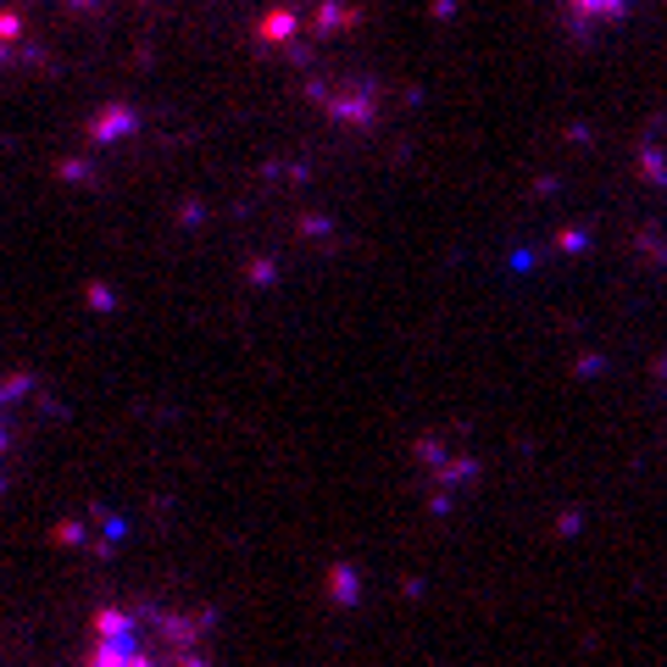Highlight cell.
Masks as SVG:
<instances>
[{"instance_id":"obj_2","label":"cell","mask_w":667,"mask_h":667,"mask_svg":"<svg viewBox=\"0 0 667 667\" xmlns=\"http://www.w3.org/2000/svg\"><path fill=\"white\" fill-rule=\"evenodd\" d=\"M29 400H34V378L29 373H0V451L23 434Z\"/></svg>"},{"instance_id":"obj_1","label":"cell","mask_w":667,"mask_h":667,"mask_svg":"<svg viewBox=\"0 0 667 667\" xmlns=\"http://www.w3.org/2000/svg\"><path fill=\"white\" fill-rule=\"evenodd\" d=\"M83 667H212V618L161 601L101 607L90 618Z\"/></svg>"}]
</instances>
